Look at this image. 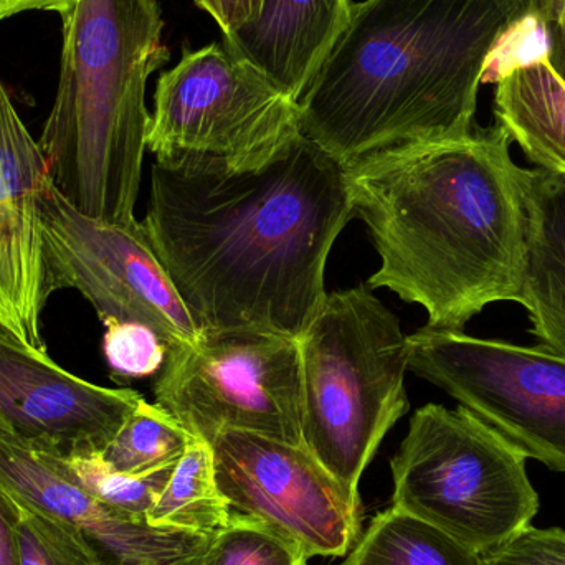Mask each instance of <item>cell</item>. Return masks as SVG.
I'll list each match as a JSON object with an SVG mask.
<instances>
[{"mask_svg": "<svg viewBox=\"0 0 565 565\" xmlns=\"http://www.w3.org/2000/svg\"><path fill=\"white\" fill-rule=\"evenodd\" d=\"M352 217L348 169L299 135L258 168L156 161L142 225L201 334L299 339Z\"/></svg>", "mask_w": 565, "mask_h": 565, "instance_id": "6da1fadb", "label": "cell"}, {"mask_svg": "<svg viewBox=\"0 0 565 565\" xmlns=\"http://www.w3.org/2000/svg\"><path fill=\"white\" fill-rule=\"evenodd\" d=\"M501 126L382 152L349 169L387 288L427 311L428 328L463 331L487 306L518 302L526 265L531 169L511 158Z\"/></svg>", "mask_w": 565, "mask_h": 565, "instance_id": "7a4b0ae2", "label": "cell"}, {"mask_svg": "<svg viewBox=\"0 0 565 565\" xmlns=\"http://www.w3.org/2000/svg\"><path fill=\"white\" fill-rule=\"evenodd\" d=\"M503 0H364L298 102L299 129L345 169L470 135Z\"/></svg>", "mask_w": 565, "mask_h": 565, "instance_id": "3957f363", "label": "cell"}, {"mask_svg": "<svg viewBox=\"0 0 565 565\" xmlns=\"http://www.w3.org/2000/svg\"><path fill=\"white\" fill-rule=\"evenodd\" d=\"M55 102L39 139L46 172L83 214L135 221L149 76L169 62L156 0H78L62 17Z\"/></svg>", "mask_w": 565, "mask_h": 565, "instance_id": "277c9868", "label": "cell"}, {"mask_svg": "<svg viewBox=\"0 0 565 565\" xmlns=\"http://www.w3.org/2000/svg\"><path fill=\"white\" fill-rule=\"evenodd\" d=\"M408 335L365 285L326 295L298 339L306 450L352 497L392 427L407 414Z\"/></svg>", "mask_w": 565, "mask_h": 565, "instance_id": "5b68a950", "label": "cell"}, {"mask_svg": "<svg viewBox=\"0 0 565 565\" xmlns=\"http://www.w3.org/2000/svg\"><path fill=\"white\" fill-rule=\"evenodd\" d=\"M526 461L468 408L424 405L391 461L392 507L487 553L531 526L540 511Z\"/></svg>", "mask_w": 565, "mask_h": 565, "instance_id": "8992f818", "label": "cell"}, {"mask_svg": "<svg viewBox=\"0 0 565 565\" xmlns=\"http://www.w3.org/2000/svg\"><path fill=\"white\" fill-rule=\"evenodd\" d=\"M301 135L299 106L224 42L185 49L161 73L146 148L156 161L258 168Z\"/></svg>", "mask_w": 565, "mask_h": 565, "instance_id": "52a82bcc", "label": "cell"}, {"mask_svg": "<svg viewBox=\"0 0 565 565\" xmlns=\"http://www.w3.org/2000/svg\"><path fill=\"white\" fill-rule=\"evenodd\" d=\"M156 404L195 440L242 430L305 448L298 339L262 331L202 332L171 348Z\"/></svg>", "mask_w": 565, "mask_h": 565, "instance_id": "ba28073f", "label": "cell"}, {"mask_svg": "<svg viewBox=\"0 0 565 565\" xmlns=\"http://www.w3.org/2000/svg\"><path fill=\"white\" fill-rule=\"evenodd\" d=\"M407 341L408 371L565 475V352L428 326Z\"/></svg>", "mask_w": 565, "mask_h": 565, "instance_id": "9c48e42d", "label": "cell"}, {"mask_svg": "<svg viewBox=\"0 0 565 565\" xmlns=\"http://www.w3.org/2000/svg\"><path fill=\"white\" fill-rule=\"evenodd\" d=\"M40 217L53 292L76 289L102 322L148 326L169 349L201 338L142 222L89 217L50 178L40 198Z\"/></svg>", "mask_w": 565, "mask_h": 565, "instance_id": "30bf717a", "label": "cell"}, {"mask_svg": "<svg viewBox=\"0 0 565 565\" xmlns=\"http://www.w3.org/2000/svg\"><path fill=\"white\" fill-rule=\"evenodd\" d=\"M215 481L232 510L260 521L311 557H344L362 534L352 497L306 448L224 430L211 444Z\"/></svg>", "mask_w": 565, "mask_h": 565, "instance_id": "8fae6325", "label": "cell"}, {"mask_svg": "<svg viewBox=\"0 0 565 565\" xmlns=\"http://www.w3.org/2000/svg\"><path fill=\"white\" fill-rule=\"evenodd\" d=\"M0 491L72 527L99 565H199L214 537L152 526L105 507L63 473L55 451L30 444L2 420Z\"/></svg>", "mask_w": 565, "mask_h": 565, "instance_id": "7c38bea8", "label": "cell"}, {"mask_svg": "<svg viewBox=\"0 0 565 565\" xmlns=\"http://www.w3.org/2000/svg\"><path fill=\"white\" fill-rule=\"evenodd\" d=\"M142 397L92 384L0 324V420L55 454L103 451Z\"/></svg>", "mask_w": 565, "mask_h": 565, "instance_id": "4fadbf2b", "label": "cell"}, {"mask_svg": "<svg viewBox=\"0 0 565 565\" xmlns=\"http://www.w3.org/2000/svg\"><path fill=\"white\" fill-rule=\"evenodd\" d=\"M45 156L0 83V324L46 352L42 321L53 295L40 198Z\"/></svg>", "mask_w": 565, "mask_h": 565, "instance_id": "5bb4252c", "label": "cell"}, {"mask_svg": "<svg viewBox=\"0 0 565 565\" xmlns=\"http://www.w3.org/2000/svg\"><path fill=\"white\" fill-rule=\"evenodd\" d=\"M351 0H264L222 42L298 103L351 19Z\"/></svg>", "mask_w": 565, "mask_h": 565, "instance_id": "9a60e30c", "label": "cell"}, {"mask_svg": "<svg viewBox=\"0 0 565 565\" xmlns=\"http://www.w3.org/2000/svg\"><path fill=\"white\" fill-rule=\"evenodd\" d=\"M520 302L540 344L565 352V179L531 169Z\"/></svg>", "mask_w": 565, "mask_h": 565, "instance_id": "2e32d148", "label": "cell"}, {"mask_svg": "<svg viewBox=\"0 0 565 565\" xmlns=\"http://www.w3.org/2000/svg\"><path fill=\"white\" fill-rule=\"evenodd\" d=\"M493 113L537 169L565 179V83L547 55L498 82Z\"/></svg>", "mask_w": 565, "mask_h": 565, "instance_id": "e0dca14e", "label": "cell"}, {"mask_svg": "<svg viewBox=\"0 0 565 565\" xmlns=\"http://www.w3.org/2000/svg\"><path fill=\"white\" fill-rule=\"evenodd\" d=\"M339 565H483L480 553L398 508L379 513Z\"/></svg>", "mask_w": 565, "mask_h": 565, "instance_id": "ac0fdd59", "label": "cell"}, {"mask_svg": "<svg viewBox=\"0 0 565 565\" xmlns=\"http://www.w3.org/2000/svg\"><path fill=\"white\" fill-rule=\"evenodd\" d=\"M231 516L215 481L212 447L194 438L146 518L152 526L214 536Z\"/></svg>", "mask_w": 565, "mask_h": 565, "instance_id": "d6986e66", "label": "cell"}, {"mask_svg": "<svg viewBox=\"0 0 565 565\" xmlns=\"http://www.w3.org/2000/svg\"><path fill=\"white\" fill-rule=\"evenodd\" d=\"M192 440L169 412L141 398L102 457L121 473L148 477L174 468Z\"/></svg>", "mask_w": 565, "mask_h": 565, "instance_id": "ffe728a7", "label": "cell"}, {"mask_svg": "<svg viewBox=\"0 0 565 565\" xmlns=\"http://www.w3.org/2000/svg\"><path fill=\"white\" fill-rule=\"evenodd\" d=\"M55 458L63 473L75 481L89 497L111 510L135 518L148 516L174 470V468H166L148 477H132L109 467L102 457V451L65 455V457L55 454Z\"/></svg>", "mask_w": 565, "mask_h": 565, "instance_id": "44dd1931", "label": "cell"}, {"mask_svg": "<svg viewBox=\"0 0 565 565\" xmlns=\"http://www.w3.org/2000/svg\"><path fill=\"white\" fill-rule=\"evenodd\" d=\"M301 547L260 521L232 510L199 565H308Z\"/></svg>", "mask_w": 565, "mask_h": 565, "instance_id": "7402d4cb", "label": "cell"}, {"mask_svg": "<svg viewBox=\"0 0 565 565\" xmlns=\"http://www.w3.org/2000/svg\"><path fill=\"white\" fill-rule=\"evenodd\" d=\"M10 501L15 508L20 565H99L72 527L13 498Z\"/></svg>", "mask_w": 565, "mask_h": 565, "instance_id": "603a6c76", "label": "cell"}, {"mask_svg": "<svg viewBox=\"0 0 565 565\" xmlns=\"http://www.w3.org/2000/svg\"><path fill=\"white\" fill-rule=\"evenodd\" d=\"M103 324L106 328L103 351L116 382L125 384L161 372L169 348L151 328L116 319Z\"/></svg>", "mask_w": 565, "mask_h": 565, "instance_id": "cb8c5ba5", "label": "cell"}, {"mask_svg": "<svg viewBox=\"0 0 565 565\" xmlns=\"http://www.w3.org/2000/svg\"><path fill=\"white\" fill-rule=\"evenodd\" d=\"M481 557L483 565H565V530L527 526Z\"/></svg>", "mask_w": 565, "mask_h": 565, "instance_id": "d4e9b609", "label": "cell"}, {"mask_svg": "<svg viewBox=\"0 0 565 565\" xmlns=\"http://www.w3.org/2000/svg\"><path fill=\"white\" fill-rule=\"evenodd\" d=\"M194 2L199 9L207 12L215 20L224 35L254 20L264 6V0H194Z\"/></svg>", "mask_w": 565, "mask_h": 565, "instance_id": "484cf974", "label": "cell"}, {"mask_svg": "<svg viewBox=\"0 0 565 565\" xmlns=\"http://www.w3.org/2000/svg\"><path fill=\"white\" fill-rule=\"evenodd\" d=\"M0 565H20L15 536V508L0 491Z\"/></svg>", "mask_w": 565, "mask_h": 565, "instance_id": "4316f807", "label": "cell"}, {"mask_svg": "<svg viewBox=\"0 0 565 565\" xmlns=\"http://www.w3.org/2000/svg\"><path fill=\"white\" fill-rule=\"evenodd\" d=\"M78 0H0V22L23 12H53L62 19Z\"/></svg>", "mask_w": 565, "mask_h": 565, "instance_id": "83f0119b", "label": "cell"}, {"mask_svg": "<svg viewBox=\"0 0 565 565\" xmlns=\"http://www.w3.org/2000/svg\"><path fill=\"white\" fill-rule=\"evenodd\" d=\"M546 35L547 45H550L547 58H550L551 66L556 70L557 75L565 83V6L561 10L556 22L546 30Z\"/></svg>", "mask_w": 565, "mask_h": 565, "instance_id": "f1b7e54d", "label": "cell"}, {"mask_svg": "<svg viewBox=\"0 0 565 565\" xmlns=\"http://www.w3.org/2000/svg\"><path fill=\"white\" fill-rule=\"evenodd\" d=\"M503 3L510 12L511 25L520 22V20L527 19V17H531V19L537 17V0H503Z\"/></svg>", "mask_w": 565, "mask_h": 565, "instance_id": "f546056e", "label": "cell"}, {"mask_svg": "<svg viewBox=\"0 0 565 565\" xmlns=\"http://www.w3.org/2000/svg\"><path fill=\"white\" fill-rule=\"evenodd\" d=\"M565 0H537V17L536 19L543 23L544 29H550L557 17H559L561 10L564 9Z\"/></svg>", "mask_w": 565, "mask_h": 565, "instance_id": "4dcf8cb0", "label": "cell"}]
</instances>
